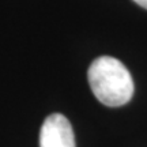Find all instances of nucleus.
Here are the masks:
<instances>
[{
    "instance_id": "1",
    "label": "nucleus",
    "mask_w": 147,
    "mask_h": 147,
    "mask_svg": "<svg viewBox=\"0 0 147 147\" xmlns=\"http://www.w3.org/2000/svg\"><path fill=\"white\" fill-rule=\"evenodd\" d=\"M89 83L95 98L110 108L125 105L134 95V80L129 71L120 60L101 56L90 64Z\"/></svg>"
},
{
    "instance_id": "2",
    "label": "nucleus",
    "mask_w": 147,
    "mask_h": 147,
    "mask_svg": "<svg viewBox=\"0 0 147 147\" xmlns=\"http://www.w3.org/2000/svg\"><path fill=\"white\" fill-rule=\"evenodd\" d=\"M40 147H76L71 123L65 116H48L40 132Z\"/></svg>"
},
{
    "instance_id": "3",
    "label": "nucleus",
    "mask_w": 147,
    "mask_h": 147,
    "mask_svg": "<svg viewBox=\"0 0 147 147\" xmlns=\"http://www.w3.org/2000/svg\"><path fill=\"white\" fill-rule=\"evenodd\" d=\"M136 4H139L140 7H143V8H146L147 10V0H134Z\"/></svg>"
}]
</instances>
